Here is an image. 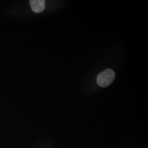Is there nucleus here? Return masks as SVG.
Masks as SVG:
<instances>
[{"label": "nucleus", "mask_w": 148, "mask_h": 148, "mask_svg": "<svg viewBox=\"0 0 148 148\" xmlns=\"http://www.w3.org/2000/svg\"><path fill=\"white\" fill-rule=\"evenodd\" d=\"M32 10L35 13H41L45 9V1L32 0L30 1Z\"/></svg>", "instance_id": "obj_2"}, {"label": "nucleus", "mask_w": 148, "mask_h": 148, "mask_svg": "<svg viewBox=\"0 0 148 148\" xmlns=\"http://www.w3.org/2000/svg\"><path fill=\"white\" fill-rule=\"evenodd\" d=\"M115 79V72L111 69H107L98 74L97 82L101 87H106L111 85Z\"/></svg>", "instance_id": "obj_1"}]
</instances>
